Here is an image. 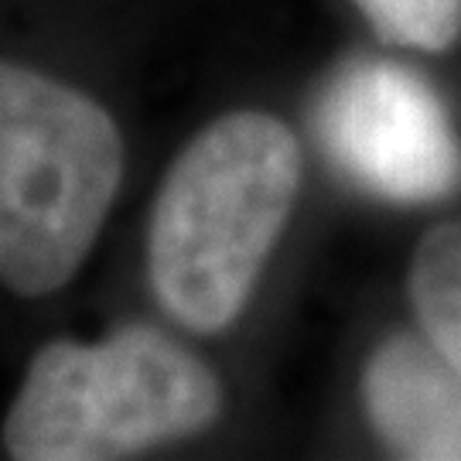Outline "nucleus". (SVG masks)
<instances>
[{
  "mask_svg": "<svg viewBox=\"0 0 461 461\" xmlns=\"http://www.w3.org/2000/svg\"><path fill=\"white\" fill-rule=\"evenodd\" d=\"M301 192V144L264 110L212 120L167 167L148 230V277L182 329L226 331L247 312Z\"/></svg>",
  "mask_w": 461,
  "mask_h": 461,
  "instance_id": "f257e3e1",
  "label": "nucleus"
},
{
  "mask_svg": "<svg viewBox=\"0 0 461 461\" xmlns=\"http://www.w3.org/2000/svg\"><path fill=\"white\" fill-rule=\"evenodd\" d=\"M123 133L83 89L0 59V284L62 291L83 270L123 182Z\"/></svg>",
  "mask_w": 461,
  "mask_h": 461,
  "instance_id": "f03ea898",
  "label": "nucleus"
},
{
  "mask_svg": "<svg viewBox=\"0 0 461 461\" xmlns=\"http://www.w3.org/2000/svg\"><path fill=\"white\" fill-rule=\"evenodd\" d=\"M222 413V383L182 342L127 325L103 342H49L4 417L17 461H110L185 441Z\"/></svg>",
  "mask_w": 461,
  "mask_h": 461,
  "instance_id": "7ed1b4c3",
  "label": "nucleus"
},
{
  "mask_svg": "<svg viewBox=\"0 0 461 461\" xmlns=\"http://www.w3.org/2000/svg\"><path fill=\"white\" fill-rule=\"evenodd\" d=\"M318 131L335 165L379 198L424 205L461 185V140L445 103L396 62L339 68L318 106Z\"/></svg>",
  "mask_w": 461,
  "mask_h": 461,
  "instance_id": "20e7f679",
  "label": "nucleus"
},
{
  "mask_svg": "<svg viewBox=\"0 0 461 461\" xmlns=\"http://www.w3.org/2000/svg\"><path fill=\"white\" fill-rule=\"evenodd\" d=\"M363 407L400 458L461 461V373L428 335H390L363 369Z\"/></svg>",
  "mask_w": 461,
  "mask_h": 461,
  "instance_id": "39448f33",
  "label": "nucleus"
},
{
  "mask_svg": "<svg viewBox=\"0 0 461 461\" xmlns=\"http://www.w3.org/2000/svg\"><path fill=\"white\" fill-rule=\"evenodd\" d=\"M407 297L428 342L461 373V222L420 236L411 257Z\"/></svg>",
  "mask_w": 461,
  "mask_h": 461,
  "instance_id": "423d86ee",
  "label": "nucleus"
},
{
  "mask_svg": "<svg viewBox=\"0 0 461 461\" xmlns=\"http://www.w3.org/2000/svg\"><path fill=\"white\" fill-rule=\"evenodd\" d=\"M373 32L403 49L441 51L461 41V0H352Z\"/></svg>",
  "mask_w": 461,
  "mask_h": 461,
  "instance_id": "0eeeda50",
  "label": "nucleus"
}]
</instances>
